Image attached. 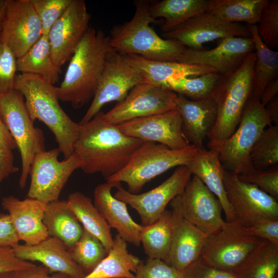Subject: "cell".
<instances>
[{
	"label": "cell",
	"instance_id": "6da1fadb",
	"mask_svg": "<svg viewBox=\"0 0 278 278\" xmlns=\"http://www.w3.org/2000/svg\"><path fill=\"white\" fill-rule=\"evenodd\" d=\"M143 142L105 121L100 112L80 125L74 153L80 159V169L84 172L99 173L106 179L120 170Z\"/></svg>",
	"mask_w": 278,
	"mask_h": 278
},
{
	"label": "cell",
	"instance_id": "7a4b0ae2",
	"mask_svg": "<svg viewBox=\"0 0 278 278\" xmlns=\"http://www.w3.org/2000/svg\"><path fill=\"white\" fill-rule=\"evenodd\" d=\"M108 36L90 26L73 54L57 93L59 100L78 109L93 99L110 53Z\"/></svg>",
	"mask_w": 278,
	"mask_h": 278
},
{
	"label": "cell",
	"instance_id": "3957f363",
	"mask_svg": "<svg viewBox=\"0 0 278 278\" xmlns=\"http://www.w3.org/2000/svg\"><path fill=\"white\" fill-rule=\"evenodd\" d=\"M57 86L32 74L16 75L14 89L19 92L31 118L43 123L53 133L64 159L74 151L80 125L72 120L60 106Z\"/></svg>",
	"mask_w": 278,
	"mask_h": 278
},
{
	"label": "cell",
	"instance_id": "277c9868",
	"mask_svg": "<svg viewBox=\"0 0 278 278\" xmlns=\"http://www.w3.org/2000/svg\"><path fill=\"white\" fill-rule=\"evenodd\" d=\"M150 2L137 1L132 19L115 25L108 36L111 47L121 55H134L146 59L179 62L187 48L178 42L158 35L150 26L160 21L149 13Z\"/></svg>",
	"mask_w": 278,
	"mask_h": 278
},
{
	"label": "cell",
	"instance_id": "5b68a950",
	"mask_svg": "<svg viewBox=\"0 0 278 278\" xmlns=\"http://www.w3.org/2000/svg\"><path fill=\"white\" fill-rule=\"evenodd\" d=\"M254 51L233 73L223 77L211 97L217 105L215 125L207 137L209 149L215 150L235 131L252 94Z\"/></svg>",
	"mask_w": 278,
	"mask_h": 278
},
{
	"label": "cell",
	"instance_id": "8992f818",
	"mask_svg": "<svg viewBox=\"0 0 278 278\" xmlns=\"http://www.w3.org/2000/svg\"><path fill=\"white\" fill-rule=\"evenodd\" d=\"M199 150L192 144L182 149H172L162 144L144 142L126 165L106 181L124 182L127 185L128 192L138 194L155 177L173 167L186 166Z\"/></svg>",
	"mask_w": 278,
	"mask_h": 278
},
{
	"label": "cell",
	"instance_id": "52a82bcc",
	"mask_svg": "<svg viewBox=\"0 0 278 278\" xmlns=\"http://www.w3.org/2000/svg\"><path fill=\"white\" fill-rule=\"evenodd\" d=\"M271 124L265 106L259 98L251 96L235 131L215 149L224 169L236 175L254 169L251 149L263 130Z\"/></svg>",
	"mask_w": 278,
	"mask_h": 278
},
{
	"label": "cell",
	"instance_id": "ba28073f",
	"mask_svg": "<svg viewBox=\"0 0 278 278\" xmlns=\"http://www.w3.org/2000/svg\"><path fill=\"white\" fill-rule=\"evenodd\" d=\"M24 99L15 89L0 93V117L21 155L22 170L19 185L22 189L26 186L34 156L45 150L43 133L34 126Z\"/></svg>",
	"mask_w": 278,
	"mask_h": 278
},
{
	"label": "cell",
	"instance_id": "9c48e42d",
	"mask_svg": "<svg viewBox=\"0 0 278 278\" xmlns=\"http://www.w3.org/2000/svg\"><path fill=\"white\" fill-rule=\"evenodd\" d=\"M58 148L43 150L36 154L29 175L28 198L46 204L59 200L61 193L72 173L81 167V161L74 153L62 161L58 160Z\"/></svg>",
	"mask_w": 278,
	"mask_h": 278
},
{
	"label": "cell",
	"instance_id": "30bf717a",
	"mask_svg": "<svg viewBox=\"0 0 278 278\" xmlns=\"http://www.w3.org/2000/svg\"><path fill=\"white\" fill-rule=\"evenodd\" d=\"M263 240L247 234L235 222L225 221L222 228L207 236L200 257L212 267L233 272Z\"/></svg>",
	"mask_w": 278,
	"mask_h": 278
},
{
	"label": "cell",
	"instance_id": "8fae6325",
	"mask_svg": "<svg viewBox=\"0 0 278 278\" xmlns=\"http://www.w3.org/2000/svg\"><path fill=\"white\" fill-rule=\"evenodd\" d=\"M169 204L172 210L207 235L220 230L225 223L219 201L195 176Z\"/></svg>",
	"mask_w": 278,
	"mask_h": 278
},
{
	"label": "cell",
	"instance_id": "7c38bea8",
	"mask_svg": "<svg viewBox=\"0 0 278 278\" xmlns=\"http://www.w3.org/2000/svg\"><path fill=\"white\" fill-rule=\"evenodd\" d=\"M178 94L170 90L146 82L132 88L127 95L106 113L103 119L118 125L140 117L176 109Z\"/></svg>",
	"mask_w": 278,
	"mask_h": 278
},
{
	"label": "cell",
	"instance_id": "4fadbf2b",
	"mask_svg": "<svg viewBox=\"0 0 278 278\" xmlns=\"http://www.w3.org/2000/svg\"><path fill=\"white\" fill-rule=\"evenodd\" d=\"M223 183L233 222L246 228L263 218L278 220V202L274 197L225 170Z\"/></svg>",
	"mask_w": 278,
	"mask_h": 278
},
{
	"label": "cell",
	"instance_id": "5bb4252c",
	"mask_svg": "<svg viewBox=\"0 0 278 278\" xmlns=\"http://www.w3.org/2000/svg\"><path fill=\"white\" fill-rule=\"evenodd\" d=\"M144 82L124 56L113 49L108 56L92 101L79 125L92 119L106 104L120 101L132 88Z\"/></svg>",
	"mask_w": 278,
	"mask_h": 278
},
{
	"label": "cell",
	"instance_id": "9a60e30c",
	"mask_svg": "<svg viewBox=\"0 0 278 278\" xmlns=\"http://www.w3.org/2000/svg\"><path fill=\"white\" fill-rule=\"evenodd\" d=\"M192 176L187 166H180L161 184L148 192L133 194L120 185L114 196L134 208L143 225H149L155 221L170 201L184 190Z\"/></svg>",
	"mask_w": 278,
	"mask_h": 278
},
{
	"label": "cell",
	"instance_id": "2e32d148",
	"mask_svg": "<svg viewBox=\"0 0 278 278\" xmlns=\"http://www.w3.org/2000/svg\"><path fill=\"white\" fill-rule=\"evenodd\" d=\"M187 48L201 50L203 44L228 37H251L247 25L225 21L206 11L184 22L172 30L163 33Z\"/></svg>",
	"mask_w": 278,
	"mask_h": 278
},
{
	"label": "cell",
	"instance_id": "e0dca14e",
	"mask_svg": "<svg viewBox=\"0 0 278 278\" xmlns=\"http://www.w3.org/2000/svg\"><path fill=\"white\" fill-rule=\"evenodd\" d=\"M91 15L83 0H72L47 36L51 57L59 68L71 58L90 27Z\"/></svg>",
	"mask_w": 278,
	"mask_h": 278
},
{
	"label": "cell",
	"instance_id": "ac0fdd59",
	"mask_svg": "<svg viewBox=\"0 0 278 278\" xmlns=\"http://www.w3.org/2000/svg\"><path fill=\"white\" fill-rule=\"evenodd\" d=\"M116 125L128 136L162 144L172 149H182L190 145L184 134L182 118L177 109Z\"/></svg>",
	"mask_w": 278,
	"mask_h": 278
},
{
	"label": "cell",
	"instance_id": "d6986e66",
	"mask_svg": "<svg viewBox=\"0 0 278 278\" xmlns=\"http://www.w3.org/2000/svg\"><path fill=\"white\" fill-rule=\"evenodd\" d=\"M42 34L31 0H8L1 36L16 57L24 55Z\"/></svg>",
	"mask_w": 278,
	"mask_h": 278
},
{
	"label": "cell",
	"instance_id": "ffe728a7",
	"mask_svg": "<svg viewBox=\"0 0 278 278\" xmlns=\"http://www.w3.org/2000/svg\"><path fill=\"white\" fill-rule=\"evenodd\" d=\"M217 41L216 47L209 50L187 48L179 62L207 66L225 76L237 70L254 51L251 37H232Z\"/></svg>",
	"mask_w": 278,
	"mask_h": 278
},
{
	"label": "cell",
	"instance_id": "44dd1931",
	"mask_svg": "<svg viewBox=\"0 0 278 278\" xmlns=\"http://www.w3.org/2000/svg\"><path fill=\"white\" fill-rule=\"evenodd\" d=\"M1 204L20 241L33 245L49 236L43 222L46 203L33 198L20 200L9 195L2 198Z\"/></svg>",
	"mask_w": 278,
	"mask_h": 278
},
{
	"label": "cell",
	"instance_id": "7402d4cb",
	"mask_svg": "<svg viewBox=\"0 0 278 278\" xmlns=\"http://www.w3.org/2000/svg\"><path fill=\"white\" fill-rule=\"evenodd\" d=\"M12 249L18 258L30 262H38L51 273H59L70 278H82L85 275L72 259L65 245L57 238L48 236L33 245L18 244Z\"/></svg>",
	"mask_w": 278,
	"mask_h": 278
},
{
	"label": "cell",
	"instance_id": "603a6c76",
	"mask_svg": "<svg viewBox=\"0 0 278 278\" xmlns=\"http://www.w3.org/2000/svg\"><path fill=\"white\" fill-rule=\"evenodd\" d=\"M120 185L121 183L108 181L98 185L94 191L93 203L111 229H115L127 242L138 247L142 225L133 220L127 204L112 194L113 187Z\"/></svg>",
	"mask_w": 278,
	"mask_h": 278
},
{
	"label": "cell",
	"instance_id": "cb8c5ba5",
	"mask_svg": "<svg viewBox=\"0 0 278 278\" xmlns=\"http://www.w3.org/2000/svg\"><path fill=\"white\" fill-rule=\"evenodd\" d=\"M176 109L182 120L184 134L190 143L199 150L212 131L217 118V105L211 96L192 100L178 94Z\"/></svg>",
	"mask_w": 278,
	"mask_h": 278
},
{
	"label": "cell",
	"instance_id": "d4e9b609",
	"mask_svg": "<svg viewBox=\"0 0 278 278\" xmlns=\"http://www.w3.org/2000/svg\"><path fill=\"white\" fill-rule=\"evenodd\" d=\"M172 238L168 264L183 272L201 253L207 235L172 210Z\"/></svg>",
	"mask_w": 278,
	"mask_h": 278
},
{
	"label": "cell",
	"instance_id": "484cf974",
	"mask_svg": "<svg viewBox=\"0 0 278 278\" xmlns=\"http://www.w3.org/2000/svg\"><path fill=\"white\" fill-rule=\"evenodd\" d=\"M123 55L145 82L161 86L170 80L216 72L207 66L152 60L134 55Z\"/></svg>",
	"mask_w": 278,
	"mask_h": 278
},
{
	"label": "cell",
	"instance_id": "4316f807",
	"mask_svg": "<svg viewBox=\"0 0 278 278\" xmlns=\"http://www.w3.org/2000/svg\"><path fill=\"white\" fill-rule=\"evenodd\" d=\"M192 175L198 177L219 201L224 213L225 221H235V216L229 203L223 183L225 169L213 149L199 150L186 166Z\"/></svg>",
	"mask_w": 278,
	"mask_h": 278
},
{
	"label": "cell",
	"instance_id": "83f0119b",
	"mask_svg": "<svg viewBox=\"0 0 278 278\" xmlns=\"http://www.w3.org/2000/svg\"><path fill=\"white\" fill-rule=\"evenodd\" d=\"M43 222L49 236L61 241L68 250L79 240L83 230L65 200L47 203Z\"/></svg>",
	"mask_w": 278,
	"mask_h": 278
},
{
	"label": "cell",
	"instance_id": "f1b7e54d",
	"mask_svg": "<svg viewBox=\"0 0 278 278\" xmlns=\"http://www.w3.org/2000/svg\"><path fill=\"white\" fill-rule=\"evenodd\" d=\"M141 262L129 252L127 242L117 234L106 257L82 278H135L133 273Z\"/></svg>",
	"mask_w": 278,
	"mask_h": 278
},
{
	"label": "cell",
	"instance_id": "f546056e",
	"mask_svg": "<svg viewBox=\"0 0 278 278\" xmlns=\"http://www.w3.org/2000/svg\"><path fill=\"white\" fill-rule=\"evenodd\" d=\"M66 200L83 229L96 237L108 252L113 244L111 228L91 199L81 192H75Z\"/></svg>",
	"mask_w": 278,
	"mask_h": 278
},
{
	"label": "cell",
	"instance_id": "4dcf8cb0",
	"mask_svg": "<svg viewBox=\"0 0 278 278\" xmlns=\"http://www.w3.org/2000/svg\"><path fill=\"white\" fill-rule=\"evenodd\" d=\"M208 0H163L150 4L149 11L154 19H165L161 26L168 32L188 19L206 11Z\"/></svg>",
	"mask_w": 278,
	"mask_h": 278
},
{
	"label": "cell",
	"instance_id": "1f68e13d",
	"mask_svg": "<svg viewBox=\"0 0 278 278\" xmlns=\"http://www.w3.org/2000/svg\"><path fill=\"white\" fill-rule=\"evenodd\" d=\"M16 71L37 75L54 85L59 81L61 71L53 62L47 36L42 34L24 55L17 58Z\"/></svg>",
	"mask_w": 278,
	"mask_h": 278
},
{
	"label": "cell",
	"instance_id": "d6a6232c",
	"mask_svg": "<svg viewBox=\"0 0 278 278\" xmlns=\"http://www.w3.org/2000/svg\"><path fill=\"white\" fill-rule=\"evenodd\" d=\"M172 228L171 212L166 210L154 222L142 225L140 239L148 258L160 259L168 264Z\"/></svg>",
	"mask_w": 278,
	"mask_h": 278
},
{
	"label": "cell",
	"instance_id": "836d02e7",
	"mask_svg": "<svg viewBox=\"0 0 278 278\" xmlns=\"http://www.w3.org/2000/svg\"><path fill=\"white\" fill-rule=\"evenodd\" d=\"M257 25L247 26L254 43L255 54L252 96L259 99L266 85L278 77V53L264 43L257 32Z\"/></svg>",
	"mask_w": 278,
	"mask_h": 278
},
{
	"label": "cell",
	"instance_id": "e575fe53",
	"mask_svg": "<svg viewBox=\"0 0 278 278\" xmlns=\"http://www.w3.org/2000/svg\"><path fill=\"white\" fill-rule=\"evenodd\" d=\"M269 0H208L206 12L231 23L257 25Z\"/></svg>",
	"mask_w": 278,
	"mask_h": 278
},
{
	"label": "cell",
	"instance_id": "d590c367",
	"mask_svg": "<svg viewBox=\"0 0 278 278\" xmlns=\"http://www.w3.org/2000/svg\"><path fill=\"white\" fill-rule=\"evenodd\" d=\"M278 269V246L263 240L233 271L238 278H274Z\"/></svg>",
	"mask_w": 278,
	"mask_h": 278
},
{
	"label": "cell",
	"instance_id": "8d00e7d4",
	"mask_svg": "<svg viewBox=\"0 0 278 278\" xmlns=\"http://www.w3.org/2000/svg\"><path fill=\"white\" fill-rule=\"evenodd\" d=\"M223 77L216 72L208 73L170 80L163 87L192 100H198L211 97Z\"/></svg>",
	"mask_w": 278,
	"mask_h": 278
},
{
	"label": "cell",
	"instance_id": "74e56055",
	"mask_svg": "<svg viewBox=\"0 0 278 278\" xmlns=\"http://www.w3.org/2000/svg\"><path fill=\"white\" fill-rule=\"evenodd\" d=\"M68 251L72 259L85 275L91 272L108 253L101 242L84 229L79 240Z\"/></svg>",
	"mask_w": 278,
	"mask_h": 278
},
{
	"label": "cell",
	"instance_id": "f35d334b",
	"mask_svg": "<svg viewBox=\"0 0 278 278\" xmlns=\"http://www.w3.org/2000/svg\"><path fill=\"white\" fill-rule=\"evenodd\" d=\"M250 160L254 168L266 170L278 163V126L266 127L252 147Z\"/></svg>",
	"mask_w": 278,
	"mask_h": 278
},
{
	"label": "cell",
	"instance_id": "ab89813d",
	"mask_svg": "<svg viewBox=\"0 0 278 278\" xmlns=\"http://www.w3.org/2000/svg\"><path fill=\"white\" fill-rule=\"evenodd\" d=\"M257 25V32L269 48L278 44V1H269L263 9Z\"/></svg>",
	"mask_w": 278,
	"mask_h": 278
},
{
	"label": "cell",
	"instance_id": "60d3db41",
	"mask_svg": "<svg viewBox=\"0 0 278 278\" xmlns=\"http://www.w3.org/2000/svg\"><path fill=\"white\" fill-rule=\"evenodd\" d=\"M72 0H31L40 20L42 34L47 36L51 27L64 13Z\"/></svg>",
	"mask_w": 278,
	"mask_h": 278
},
{
	"label": "cell",
	"instance_id": "b9f144b4",
	"mask_svg": "<svg viewBox=\"0 0 278 278\" xmlns=\"http://www.w3.org/2000/svg\"><path fill=\"white\" fill-rule=\"evenodd\" d=\"M237 176L239 180L256 186L263 191L277 199V167L266 170H258L254 168L248 172Z\"/></svg>",
	"mask_w": 278,
	"mask_h": 278
},
{
	"label": "cell",
	"instance_id": "7bdbcfd3",
	"mask_svg": "<svg viewBox=\"0 0 278 278\" xmlns=\"http://www.w3.org/2000/svg\"><path fill=\"white\" fill-rule=\"evenodd\" d=\"M17 58L3 41L0 32V93L14 89Z\"/></svg>",
	"mask_w": 278,
	"mask_h": 278
},
{
	"label": "cell",
	"instance_id": "ee69618b",
	"mask_svg": "<svg viewBox=\"0 0 278 278\" xmlns=\"http://www.w3.org/2000/svg\"><path fill=\"white\" fill-rule=\"evenodd\" d=\"M135 278H183L182 272L160 259L148 258L138 265Z\"/></svg>",
	"mask_w": 278,
	"mask_h": 278
},
{
	"label": "cell",
	"instance_id": "f6af8a7d",
	"mask_svg": "<svg viewBox=\"0 0 278 278\" xmlns=\"http://www.w3.org/2000/svg\"><path fill=\"white\" fill-rule=\"evenodd\" d=\"M182 273L183 278H238L234 272L212 267L204 262L200 257Z\"/></svg>",
	"mask_w": 278,
	"mask_h": 278
},
{
	"label": "cell",
	"instance_id": "bcb514c9",
	"mask_svg": "<svg viewBox=\"0 0 278 278\" xmlns=\"http://www.w3.org/2000/svg\"><path fill=\"white\" fill-rule=\"evenodd\" d=\"M247 234L278 246V220L263 218L251 225L243 228Z\"/></svg>",
	"mask_w": 278,
	"mask_h": 278
},
{
	"label": "cell",
	"instance_id": "7dc6e473",
	"mask_svg": "<svg viewBox=\"0 0 278 278\" xmlns=\"http://www.w3.org/2000/svg\"><path fill=\"white\" fill-rule=\"evenodd\" d=\"M35 265L32 262L18 258L12 248L0 246V273L15 272Z\"/></svg>",
	"mask_w": 278,
	"mask_h": 278
},
{
	"label": "cell",
	"instance_id": "c3c4849f",
	"mask_svg": "<svg viewBox=\"0 0 278 278\" xmlns=\"http://www.w3.org/2000/svg\"><path fill=\"white\" fill-rule=\"evenodd\" d=\"M19 241L8 214L0 213V246L12 248Z\"/></svg>",
	"mask_w": 278,
	"mask_h": 278
},
{
	"label": "cell",
	"instance_id": "681fc988",
	"mask_svg": "<svg viewBox=\"0 0 278 278\" xmlns=\"http://www.w3.org/2000/svg\"><path fill=\"white\" fill-rule=\"evenodd\" d=\"M14 278H70L59 273L51 274L49 269L42 265L14 272Z\"/></svg>",
	"mask_w": 278,
	"mask_h": 278
},
{
	"label": "cell",
	"instance_id": "f907efd6",
	"mask_svg": "<svg viewBox=\"0 0 278 278\" xmlns=\"http://www.w3.org/2000/svg\"><path fill=\"white\" fill-rule=\"evenodd\" d=\"M18 170V167L14 164L12 150L0 147V183Z\"/></svg>",
	"mask_w": 278,
	"mask_h": 278
},
{
	"label": "cell",
	"instance_id": "816d5d0a",
	"mask_svg": "<svg viewBox=\"0 0 278 278\" xmlns=\"http://www.w3.org/2000/svg\"><path fill=\"white\" fill-rule=\"evenodd\" d=\"M278 77L270 81L265 88L259 98L261 103L265 106L270 101L277 96Z\"/></svg>",
	"mask_w": 278,
	"mask_h": 278
},
{
	"label": "cell",
	"instance_id": "f5cc1de1",
	"mask_svg": "<svg viewBox=\"0 0 278 278\" xmlns=\"http://www.w3.org/2000/svg\"><path fill=\"white\" fill-rule=\"evenodd\" d=\"M0 147L13 150L16 145L0 117Z\"/></svg>",
	"mask_w": 278,
	"mask_h": 278
},
{
	"label": "cell",
	"instance_id": "db71d44e",
	"mask_svg": "<svg viewBox=\"0 0 278 278\" xmlns=\"http://www.w3.org/2000/svg\"><path fill=\"white\" fill-rule=\"evenodd\" d=\"M265 107L271 124L278 126V95L270 101Z\"/></svg>",
	"mask_w": 278,
	"mask_h": 278
},
{
	"label": "cell",
	"instance_id": "11a10c76",
	"mask_svg": "<svg viewBox=\"0 0 278 278\" xmlns=\"http://www.w3.org/2000/svg\"><path fill=\"white\" fill-rule=\"evenodd\" d=\"M8 0H0V32L5 17Z\"/></svg>",
	"mask_w": 278,
	"mask_h": 278
},
{
	"label": "cell",
	"instance_id": "9f6ffc18",
	"mask_svg": "<svg viewBox=\"0 0 278 278\" xmlns=\"http://www.w3.org/2000/svg\"><path fill=\"white\" fill-rule=\"evenodd\" d=\"M14 272H4L0 273V278H14Z\"/></svg>",
	"mask_w": 278,
	"mask_h": 278
},
{
	"label": "cell",
	"instance_id": "6f0895ef",
	"mask_svg": "<svg viewBox=\"0 0 278 278\" xmlns=\"http://www.w3.org/2000/svg\"><path fill=\"white\" fill-rule=\"evenodd\" d=\"M274 278H278V277H277V275H276L275 276Z\"/></svg>",
	"mask_w": 278,
	"mask_h": 278
}]
</instances>
